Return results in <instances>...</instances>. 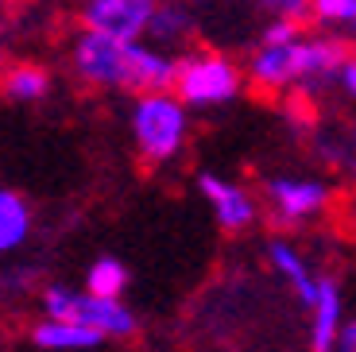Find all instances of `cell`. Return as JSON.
I'll list each match as a JSON object with an SVG mask.
<instances>
[{"label":"cell","instance_id":"16","mask_svg":"<svg viewBox=\"0 0 356 352\" xmlns=\"http://www.w3.org/2000/svg\"><path fill=\"white\" fill-rule=\"evenodd\" d=\"M310 19L337 31H356V0H310Z\"/></svg>","mask_w":356,"mask_h":352},{"label":"cell","instance_id":"15","mask_svg":"<svg viewBox=\"0 0 356 352\" xmlns=\"http://www.w3.org/2000/svg\"><path fill=\"white\" fill-rule=\"evenodd\" d=\"M86 291L105 294V298H124V291H128V267L120 264V259H113V255L93 259L89 271H86Z\"/></svg>","mask_w":356,"mask_h":352},{"label":"cell","instance_id":"9","mask_svg":"<svg viewBox=\"0 0 356 352\" xmlns=\"http://www.w3.org/2000/svg\"><path fill=\"white\" fill-rule=\"evenodd\" d=\"M345 326V291L333 275H318V294L306 306V341L314 352H333L337 349V333Z\"/></svg>","mask_w":356,"mask_h":352},{"label":"cell","instance_id":"19","mask_svg":"<svg viewBox=\"0 0 356 352\" xmlns=\"http://www.w3.org/2000/svg\"><path fill=\"white\" fill-rule=\"evenodd\" d=\"M333 89H341L348 101H356V54H353V51L341 58V70H337V81H333Z\"/></svg>","mask_w":356,"mask_h":352},{"label":"cell","instance_id":"11","mask_svg":"<svg viewBox=\"0 0 356 352\" xmlns=\"http://www.w3.org/2000/svg\"><path fill=\"white\" fill-rule=\"evenodd\" d=\"M31 344L47 352H89V349H101L105 337L93 326H81V321H70V317H43L31 329Z\"/></svg>","mask_w":356,"mask_h":352},{"label":"cell","instance_id":"4","mask_svg":"<svg viewBox=\"0 0 356 352\" xmlns=\"http://www.w3.org/2000/svg\"><path fill=\"white\" fill-rule=\"evenodd\" d=\"M248 74L225 51H182L175 70V93L190 109H221L244 93Z\"/></svg>","mask_w":356,"mask_h":352},{"label":"cell","instance_id":"10","mask_svg":"<svg viewBox=\"0 0 356 352\" xmlns=\"http://www.w3.org/2000/svg\"><path fill=\"white\" fill-rule=\"evenodd\" d=\"M267 264H271V271L279 275V279L291 287L294 302L298 306H310L314 294H318V275H314L310 259L302 255V248L291 244L286 237H275V240H267Z\"/></svg>","mask_w":356,"mask_h":352},{"label":"cell","instance_id":"18","mask_svg":"<svg viewBox=\"0 0 356 352\" xmlns=\"http://www.w3.org/2000/svg\"><path fill=\"white\" fill-rule=\"evenodd\" d=\"M325 147H333V151H325V155H330L337 167H345L348 175H356V124H348L345 136H337V143H325Z\"/></svg>","mask_w":356,"mask_h":352},{"label":"cell","instance_id":"2","mask_svg":"<svg viewBox=\"0 0 356 352\" xmlns=\"http://www.w3.org/2000/svg\"><path fill=\"white\" fill-rule=\"evenodd\" d=\"M70 58L78 78L97 89H124V93L175 89L178 54L167 47H155L152 39H124L81 27Z\"/></svg>","mask_w":356,"mask_h":352},{"label":"cell","instance_id":"8","mask_svg":"<svg viewBox=\"0 0 356 352\" xmlns=\"http://www.w3.org/2000/svg\"><path fill=\"white\" fill-rule=\"evenodd\" d=\"M155 8H159V0H86L81 4V27L124 39H143Z\"/></svg>","mask_w":356,"mask_h":352},{"label":"cell","instance_id":"3","mask_svg":"<svg viewBox=\"0 0 356 352\" xmlns=\"http://www.w3.org/2000/svg\"><path fill=\"white\" fill-rule=\"evenodd\" d=\"M132 140L147 163H170L190 140V105L175 89L136 93L132 101Z\"/></svg>","mask_w":356,"mask_h":352},{"label":"cell","instance_id":"20","mask_svg":"<svg viewBox=\"0 0 356 352\" xmlns=\"http://www.w3.org/2000/svg\"><path fill=\"white\" fill-rule=\"evenodd\" d=\"M337 352H356V321H345L337 333Z\"/></svg>","mask_w":356,"mask_h":352},{"label":"cell","instance_id":"14","mask_svg":"<svg viewBox=\"0 0 356 352\" xmlns=\"http://www.w3.org/2000/svg\"><path fill=\"white\" fill-rule=\"evenodd\" d=\"M47 89H51V78H47V70H39V66H12L8 74H4V97L8 101H19V105H31V101H43Z\"/></svg>","mask_w":356,"mask_h":352},{"label":"cell","instance_id":"1","mask_svg":"<svg viewBox=\"0 0 356 352\" xmlns=\"http://www.w3.org/2000/svg\"><path fill=\"white\" fill-rule=\"evenodd\" d=\"M306 19L271 16L256 35V47L248 54V86L259 93H321L337 81L341 58L348 47L325 31H306Z\"/></svg>","mask_w":356,"mask_h":352},{"label":"cell","instance_id":"21","mask_svg":"<svg viewBox=\"0 0 356 352\" xmlns=\"http://www.w3.org/2000/svg\"><path fill=\"white\" fill-rule=\"evenodd\" d=\"M353 35H356V31H353Z\"/></svg>","mask_w":356,"mask_h":352},{"label":"cell","instance_id":"12","mask_svg":"<svg viewBox=\"0 0 356 352\" xmlns=\"http://www.w3.org/2000/svg\"><path fill=\"white\" fill-rule=\"evenodd\" d=\"M143 39H152L155 47H167V51H182L194 39V12L182 0H159Z\"/></svg>","mask_w":356,"mask_h":352},{"label":"cell","instance_id":"6","mask_svg":"<svg viewBox=\"0 0 356 352\" xmlns=\"http://www.w3.org/2000/svg\"><path fill=\"white\" fill-rule=\"evenodd\" d=\"M47 317H70L81 326H93L105 341H128L136 337L140 321L120 298H105L93 291H70V287H47L39 294Z\"/></svg>","mask_w":356,"mask_h":352},{"label":"cell","instance_id":"7","mask_svg":"<svg viewBox=\"0 0 356 352\" xmlns=\"http://www.w3.org/2000/svg\"><path fill=\"white\" fill-rule=\"evenodd\" d=\"M197 194H202L205 205H209L217 229L229 232V237L248 232L259 221V209H264V198H256L248 186L232 182V178L213 175V170H202V175H197Z\"/></svg>","mask_w":356,"mask_h":352},{"label":"cell","instance_id":"5","mask_svg":"<svg viewBox=\"0 0 356 352\" xmlns=\"http://www.w3.org/2000/svg\"><path fill=\"white\" fill-rule=\"evenodd\" d=\"M259 198L279 229H302L333 209V186L318 175H271L259 186Z\"/></svg>","mask_w":356,"mask_h":352},{"label":"cell","instance_id":"13","mask_svg":"<svg viewBox=\"0 0 356 352\" xmlns=\"http://www.w3.org/2000/svg\"><path fill=\"white\" fill-rule=\"evenodd\" d=\"M31 237V205L16 194L0 186V255L19 252Z\"/></svg>","mask_w":356,"mask_h":352},{"label":"cell","instance_id":"17","mask_svg":"<svg viewBox=\"0 0 356 352\" xmlns=\"http://www.w3.org/2000/svg\"><path fill=\"white\" fill-rule=\"evenodd\" d=\"M252 8L267 16H291V19H310V0H244Z\"/></svg>","mask_w":356,"mask_h":352}]
</instances>
